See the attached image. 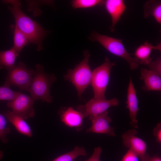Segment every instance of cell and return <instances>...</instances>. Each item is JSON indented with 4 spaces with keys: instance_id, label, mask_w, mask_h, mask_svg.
Here are the masks:
<instances>
[{
    "instance_id": "1",
    "label": "cell",
    "mask_w": 161,
    "mask_h": 161,
    "mask_svg": "<svg viewBox=\"0 0 161 161\" xmlns=\"http://www.w3.org/2000/svg\"><path fill=\"white\" fill-rule=\"evenodd\" d=\"M3 2L12 5V6L9 7L8 9L13 16L15 25L26 36L29 43L35 44L38 51L41 50L43 41L51 31L44 29L39 23L24 13L20 7V1L5 0Z\"/></svg>"
},
{
    "instance_id": "2",
    "label": "cell",
    "mask_w": 161,
    "mask_h": 161,
    "mask_svg": "<svg viewBox=\"0 0 161 161\" xmlns=\"http://www.w3.org/2000/svg\"><path fill=\"white\" fill-rule=\"evenodd\" d=\"M35 67L29 88L31 97L35 100L51 103L53 97L50 94V88L56 78L53 74L47 73L42 65L37 64Z\"/></svg>"
},
{
    "instance_id": "3",
    "label": "cell",
    "mask_w": 161,
    "mask_h": 161,
    "mask_svg": "<svg viewBox=\"0 0 161 161\" xmlns=\"http://www.w3.org/2000/svg\"><path fill=\"white\" fill-rule=\"evenodd\" d=\"M90 41L98 42L112 54L122 58L129 64L130 68L134 70L140 64L138 59L131 57L126 50L121 40L101 34L94 31L88 37Z\"/></svg>"
},
{
    "instance_id": "4",
    "label": "cell",
    "mask_w": 161,
    "mask_h": 161,
    "mask_svg": "<svg viewBox=\"0 0 161 161\" xmlns=\"http://www.w3.org/2000/svg\"><path fill=\"white\" fill-rule=\"evenodd\" d=\"M83 59L73 69L69 70L64 76L65 79L71 82L75 86L79 97L91 83L92 75L89 64L90 52L87 50L83 52Z\"/></svg>"
},
{
    "instance_id": "5",
    "label": "cell",
    "mask_w": 161,
    "mask_h": 161,
    "mask_svg": "<svg viewBox=\"0 0 161 161\" xmlns=\"http://www.w3.org/2000/svg\"><path fill=\"white\" fill-rule=\"evenodd\" d=\"M7 70V73L3 85L8 87L15 86L21 90L29 92L34 73L32 69L27 68L23 63L19 62L17 65Z\"/></svg>"
},
{
    "instance_id": "6",
    "label": "cell",
    "mask_w": 161,
    "mask_h": 161,
    "mask_svg": "<svg viewBox=\"0 0 161 161\" xmlns=\"http://www.w3.org/2000/svg\"><path fill=\"white\" fill-rule=\"evenodd\" d=\"M112 62L107 56L104 63L92 72L91 85L95 99H106L105 93L108 86L111 70L115 64Z\"/></svg>"
},
{
    "instance_id": "7",
    "label": "cell",
    "mask_w": 161,
    "mask_h": 161,
    "mask_svg": "<svg viewBox=\"0 0 161 161\" xmlns=\"http://www.w3.org/2000/svg\"><path fill=\"white\" fill-rule=\"evenodd\" d=\"M119 104V100L115 97L109 100L93 98L85 105L78 106L77 108L84 118L100 114L107 111L110 107L117 106Z\"/></svg>"
},
{
    "instance_id": "8",
    "label": "cell",
    "mask_w": 161,
    "mask_h": 161,
    "mask_svg": "<svg viewBox=\"0 0 161 161\" xmlns=\"http://www.w3.org/2000/svg\"><path fill=\"white\" fill-rule=\"evenodd\" d=\"M35 101L31 97L20 92L14 100L7 103V106L13 112L26 120L35 116L33 107Z\"/></svg>"
},
{
    "instance_id": "9",
    "label": "cell",
    "mask_w": 161,
    "mask_h": 161,
    "mask_svg": "<svg viewBox=\"0 0 161 161\" xmlns=\"http://www.w3.org/2000/svg\"><path fill=\"white\" fill-rule=\"evenodd\" d=\"M137 131L134 129L124 133L122 136L123 143L127 148L134 152L138 156L140 161H146L149 155L146 153L145 142L137 136Z\"/></svg>"
},
{
    "instance_id": "10",
    "label": "cell",
    "mask_w": 161,
    "mask_h": 161,
    "mask_svg": "<svg viewBox=\"0 0 161 161\" xmlns=\"http://www.w3.org/2000/svg\"><path fill=\"white\" fill-rule=\"evenodd\" d=\"M91 120V126L86 130L87 133L104 134L111 136H115L114 128L111 127L110 123L112 120L107 111L100 114L89 117Z\"/></svg>"
},
{
    "instance_id": "11",
    "label": "cell",
    "mask_w": 161,
    "mask_h": 161,
    "mask_svg": "<svg viewBox=\"0 0 161 161\" xmlns=\"http://www.w3.org/2000/svg\"><path fill=\"white\" fill-rule=\"evenodd\" d=\"M126 107L128 109L131 126L134 129H138L137 114L139 111L136 91L130 77L127 89Z\"/></svg>"
},
{
    "instance_id": "12",
    "label": "cell",
    "mask_w": 161,
    "mask_h": 161,
    "mask_svg": "<svg viewBox=\"0 0 161 161\" xmlns=\"http://www.w3.org/2000/svg\"><path fill=\"white\" fill-rule=\"evenodd\" d=\"M103 4L110 16L112 24L110 27L111 32H113L116 25L121 18L124 12L126 6L123 0H106L104 1Z\"/></svg>"
},
{
    "instance_id": "13",
    "label": "cell",
    "mask_w": 161,
    "mask_h": 161,
    "mask_svg": "<svg viewBox=\"0 0 161 161\" xmlns=\"http://www.w3.org/2000/svg\"><path fill=\"white\" fill-rule=\"evenodd\" d=\"M140 74V78L144 83V85L142 87L143 90L159 91L161 90V75L145 68L141 69Z\"/></svg>"
},
{
    "instance_id": "14",
    "label": "cell",
    "mask_w": 161,
    "mask_h": 161,
    "mask_svg": "<svg viewBox=\"0 0 161 161\" xmlns=\"http://www.w3.org/2000/svg\"><path fill=\"white\" fill-rule=\"evenodd\" d=\"M4 114L19 133L28 137L32 136V132L30 126L22 117L12 111L8 110L4 112Z\"/></svg>"
},
{
    "instance_id": "15",
    "label": "cell",
    "mask_w": 161,
    "mask_h": 161,
    "mask_svg": "<svg viewBox=\"0 0 161 161\" xmlns=\"http://www.w3.org/2000/svg\"><path fill=\"white\" fill-rule=\"evenodd\" d=\"M61 121L71 127L78 128L82 126L84 118L82 114L69 107L62 112L60 116Z\"/></svg>"
},
{
    "instance_id": "16",
    "label": "cell",
    "mask_w": 161,
    "mask_h": 161,
    "mask_svg": "<svg viewBox=\"0 0 161 161\" xmlns=\"http://www.w3.org/2000/svg\"><path fill=\"white\" fill-rule=\"evenodd\" d=\"M153 50L161 51V43L153 45L146 41L137 48L134 55L135 58L139 60L140 64L147 65L151 61L150 56Z\"/></svg>"
},
{
    "instance_id": "17",
    "label": "cell",
    "mask_w": 161,
    "mask_h": 161,
    "mask_svg": "<svg viewBox=\"0 0 161 161\" xmlns=\"http://www.w3.org/2000/svg\"><path fill=\"white\" fill-rule=\"evenodd\" d=\"M144 16L145 18L153 16L156 21L161 23V1L154 0L148 1L145 3L144 7Z\"/></svg>"
},
{
    "instance_id": "18",
    "label": "cell",
    "mask_w": 161,
    "mask_h": 161,
    "mask_svg": "<svg viewBox=\"0 0 161 161\" xmlns=\"http://www.w3.org/2000/svg\"><path fill=\"white\" fill-rule=\"evenodd\" d=\"M18 55L13 47L8 50H0V69L4 68L7 69L14 66Z\"/></svg>"
},
{
    "instance_id": "19",
    "label": "cell",
    "mask_w": 161,
    "mask_h": 161,
    "mask_svg": "<svg viewBox=\"0 0 161 161\" xmlns=\"http://www.w3.org/2000/svg\"><path fill=\"white\" fill-rule=\"evenodd\" d=\"M10 29L13 36V47L19 54L24 47L29 43V41L25 35L15 24L11 25Z\"/></svg>"
},
{
    "instance_id": "20",
    "label": "cell",
    "mask_w": 161,
    "mask_h": 161,
    "mask_svg": "<svg viewBox=\"0 0 161 161\" xmlns=\"http://www.w3.org/2000/svg\"><path fill=\"white\" fill-rule=\"evenodd\" d=\"M86 152L83 147L76 146L72 151L59 156L52 161H73L79 156H85Z\"/></svg>"
},
{
    "instance_id": "21",
    "label": "cell",
    "mask_w": 161,
    "mask_h": 161,
    "mask_svg": "<svg viewBox=\"0 0 161 161\" xmlns=\"http://www.w3.org/2000/svg\"><path fill=\"white\" fill-rule=\"evenodd\" d=\"M104 1L101 0H73L71 5L74 9H87L103 4Z\"/></svg>"
},
{
    "instance_id": "22",
    "label": "cell",
    "mask_w": 161,
    "mask_h": 161,
    "mask_svg": "<svg viewBox=\"0 0 161 161\" xmlns=\"http://www.w3.org/2000/svg\"><path fill=\"white\" fill-rule=\"evenodd\" d=\"M20 92H15L10 87L4 85L0 86V100H7L8 102L14 100Z\"/></svg>"
},
{
    "instance_id": "23",
    "label": "cell",
    "mask_w": 161,
    "mask_h": 161,
    "mask_svg": "<svg viewBox=\"0 0 161 161\" xmlns=\"http://www.w3.org/2000/svg\"><path fill=\"white\" fill-rule=\"evenodd\" d=\"M7 124L5 118L0 114V140L4 143L8 142L7 136L11 132V129L7 126Z\"/></svg>"
},
{
    "instance_id": "24",
    "label": "cell",
    "mask_w": 161,
    "mask_h": 161,
    "mask_svg": "<svg viewBox=\"0 0 161 161\" xmlns=\"http://www.w3.org/2000/svg\"><path fill=\"white\" fill-rule=\"evenodd\" d=\"M150 70L161 75V58L159 57L154 61H151L147 65Z\"/></svg>"
},
{
    "instance_id": "25",
    "label": "cell",
    "mask_w": 161,
    "mask_h": 161,
    "mask_svg": "<svg viewBox=\"0 0 161 161\" xmlns=\"http://www.w3.org/2000/svg\"><path fill=\"white\" fill-rule=\"evenodd\" d=\"M137 155L129 149L123 157L121 161H140Z\"/></svg>"
},
{
    "instance_id": "26",
    "label": "cell",
    "mask_w": 161,
    "mask_h": 161,
    "mask_svg": "<svg viewBox=\"0 0 161 161\" xmlns=\"http://www.w3.org/2000/svg\"><path fill=\"white\" fill-rule=\"evenodd\" d=\"M102 152V149L100 147L95 148L91 156L84 161H100V157Z\"/></svg>"
},
{
    "instance_id": "27",
    "label": "cell",
    "mask_w": 161,
    "mask_h": 161,
    "mask_svg": "<svg viewBox=\"0 0 161 161\" xmlns=\"http://www.w3.org/2000/svg\"><path fill=\"white\" fill-rule=\"evenodd\" d=\"M153 134L156 137L157 142L160 143L161 142V124L160 123H158L154 129Z\"/></svg>"
},
{
    "instance_id": "28",
    "label": "cell",
    "mask_w": 161,
    "mask_h": 161,
    "mask_svg": "<svg viewBox=\"0 0 161 161\" xmlns=\"http://www.w3.org/2000/svg\"><path fill=\"white\" fill-rule=\"evenodd\" d=\"M147 161H161V159L159 157L157 156L151 157L149 155Z\"/></svg>"
},
{
    "instance_id": "29",
    "label": "cell",
    "mask_w": 161,
    "mask_h": 161,
    "mask_svg": "<svg viewBox=\"0 0 161 161\" xmlns=\"http://www.w3.org/2000/svg\"><path fill=\"white\" fill-rule=\"evenodd\" d=\"M3 152L0 150V160L2 159L3 156Z\"/></svg>"
}]
</instances>
